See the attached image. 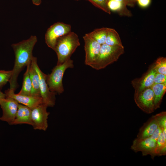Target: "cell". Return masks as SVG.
<instances>
[{"label":"cell","instance_id":"cell-1","mask_svg":"<svg viewBox=\"0 0 166 166\" xmlns=\"http://www.w3.org/2000/svg\"><path fill=\"white\" fill-rule=\"evenodd\" d=\"M37 41L36 36H31L27 40L12 45L15 60L12 76L9 81L11 90L15 91L18 86L17 79L19 74L25 66L31 63L34 57L32 51Z\"/></svg>","mask_w":166,"mask_h":166},{"label":"cell","instance_id":"cell-2","mask_svg":"<svg viewBox=\"0 0 166 166\" xmlns=\"http://www.w3.org/2000/svg\"><path fill=\"white\" fill-rule=\"evenodd\" d=\"M80 45L77 35L73 32L68 33L57 40L54 51L57 57V65L70 58L72 54Z\"/></svg>","mask_w":166,"mask_h":166},{"label":"cell","instance_id":"cell-3","mask_svg":"<svg viewBox=\"0 0 166 166\" xmlns=\"http://www.w3.org/2000/svg\"><path fill=\"white\" fill-rule=\"evenodd\" d=\"M124 52L123 46H110L105 43L101 45L98 57L90 65L92 68L99 70L117 61Z\"/></svg>","mask_w":166,"mask_h":166},{"label":"cell","instance_id":"cell-4","mask_svg":"<svg viewBox=\"0 0 166 166\" xmlns=\"http://www.w3.org/2000/svg\"><path fill=\"white\" fill-rule=\"evenodd\" d=\"M73 61L69 58L63 63L57 65L51 73L47 75L46 82L50 90L60 94L64 91L62 83L63 75L66 70L73 67Z\"/></svg>","mask_w":166,"mask_h":166},{"label":"cell","instance_id":"cell-5","mask_svg":"<svg viewBox=\"0 0 166 166\" xmlns=\"http://www.w3.org/2000/svg\"><path fill=\"white\" fill-rule=\"evenodd\" d=\"M31 64L37 72L39 79V85L41 96L43 103L48 107H53L55 105L56 93L51 91L46 82V74L40 69L37 62V58L33 57Z\"/></svg>","mask_w":166,"mask_h":166},{"label":"cell","instance_id":"cell-6","mask_svg":"<svg viewBox=\"0 0 166 166\" xmlns=\"http://www.w3.org/2000/svg\"><path fill=\"white\" fill-rule=\"evenodd\" d=\"M70 25L62 22L55 23L48 28L45 34V42L47 46L54 50L56 42L59 38L71 31Z\"/></svg>","mask_w":166,"mask_h":166},{"label":"cell","instance_id":"cell-7","mask_svg":"<svg viewBox=\"0 0 166 166\" xmlns=\"http://www.w3.org/2000/svg\"><path fill=\"white\" fill-rule=\"evenodd\" d=\"M47 107L43 103L31 109L32 126L34 130L45 131L47 129L48 119L50 114L47 110Z\"/></svg>","mask_w":166,"mask_h":166},{"label":"cell","instance_id":"cell-8","mask_svg":"<svg viewBox=\"0 0 166 166\" xmlns=\"http://www.w3.org/2000/svg\"><path fill=\"white\" fill-rule=\"evenodd\" d=\"M134 100L137 106L146 113H151L155 110L154 93L151 88L134 94Z\"/></svg>","mask_w":166,"mask_h":166},{"label":"cell","instance_id":"cell-9","mask_svg":"<svg viewBox=\"0 0 166 166\" xmlns=\"http://www.w3.org/2000/svg\"><path fill=\"white\" fill-rule=\"evenodd\" d=\"M18 104L16 101L10 97L0 99V106L2 111L0 120L12 125L15 117Z\"/></svg>","mask_w":166,"mask_h":166},{"label":"cell","instance_id":"cell-10","mask_svg":"<svg viewBox=\"0 0 166 166\" xmlns=\"http://www.w3.org/2000/svg\"><path fill=\"white\" fill-rule=\"evenodd\" d=\"M83 39L85 52V63L86 65L90 66L98 58L101 45L86 34L83 36Z\"/></svg>","mask_w":166,"mask_h":166},{"label":"cell","instance_id":"cell-11","mask_svg":"<svg viewBox=\"0 0 166 166\" xmlns=\"http://www.w3.org/2000/svg\"><path fill=\"white\" fill-rule=\"evenodd\" d=\"M156 142L150 137L144 138H136L133 141L131 149L135 152H141L143 156L150 155L153 159L156 156Z\"/></svg>","mask_w":166,"mask_h":166},{"label":"cell","instance_id":"cell-12","mask_svg":"<svg viewBox=\"0 0 166 166\" xmlns=\"http://www.w3.org/2000/svg\"><path fill=\"white\" fill-rule=\"evenodd\" d=\"M156 73L152 65L148 71L141 77L132 80V84L135 89L134 94L137 93L146 89L151 88L154 84V79Z\"/></svg>","mask_w":166,"mask_h":166},{"label":"cell","instance_id":"cell-13","mask_svg":"<svg viewBox=\"0 0 166 166\" xmlns=\"http://www.w3.org/2000/svg\"><path fill=\"white\" fill-rule=\"evenodd\" d=\"M6 97L12 98L19 103L27 106L32 109L38 105L43 103L41 97H35L15 94L14 91L10 89L5 91Z\"/></svg>","mask_w":166,"mask_h":166},{"label":"cell","instance_id":"cell-14","mask_svg":"<svg viewBox=\"0 0 166 166\" xmlns=\"http://www.w3.org/2000/svg\"><path fill=\"white\" fill-rule=\"evenodd\" d=\"M31 109L19 103L15 117L12 125L26 124L32 126Z\"/></svg>","mask_w":166,"mask_h":166},{"label":"cell","instance_id":"cell-15","mask_svg":"<svg viewBox=\"0 0 166 166\" xmlns=\"http://www.w3.org/2000/svg\"><path fill=\"white\" fill-rule=\"evenodd\" d=\"M158 127L155 115L152 116L140 128L137 138H144L150 137Z\"/></svg>","mask_w":166,"mask_h":166},{"label":"cell","instance_id":"cell-16","mask_svg":"<svg viewBox=\"0 0 166 166\" xmlns=\"http://www.w3.org/2000/svg\"><path fill=\"white\" fill-rule=\"evenodd\" d=\"M151 88L154 93V109L156 110L160 107L166 91V84H154Z\"/></svg>","mask_w":166,"mask_h":166},{"label":"cell","instance_id":"cell-17","mask_svg":"<svg viewBox=\"0 0 166 166\" xmlns=\"http://www.w3.org/2000/svg\"><path fill=\"white\" fill-rule=\"evenodd\" d=\"M29 73L32 85L31 95L35 97H41L39 89V76L31 63L29 67Z\"/></svg>","mask_w":166,"mask_h":166},{"label":"cell","instance_id":"cell-18","mask_svg":"<svg viewBox=\"0 0 166 166\" xmlns=\"http://www.w3.org/2000/svg\"><path fill=\"white\" fill-rule=\"evenodd\" d=\"M156 156L166 154V128L163 129L156 141L155 150Z\"/></svg>","mask_w":166,"mask_h":166},{"label":"cell","instance_id":"cell-19","mask_svg":"<svg viewBox=\"0 0 166 166\" xmlns=\"http://www.w3.org/2000/svg\"><path fill=\"white\" fill-rule=\"evenodd\" d=\"M31 63L27 66L26 70L23 75V81L22 89L18 93L19 94L30 96L32 90V85L29 73V69Z\"/></svg>","mask_w":166,"mask_h":166},{"label":"cell","instance_id":"cell-20","mask_svg":"<svg viewBox=\"0 0 166 166\" xmlns=\"http://www.w3.org/2000/svg\"><path fill=\"white\" fill-rule=\"evenodd\" d=\"M105 43L110 46H123L120 36L114 29L109 28Z\"/></svg>","mask_w":166,"mask_h":166},{"label":"cell","instance_id":"cell-21","mask_svg":"<svg viewBox=\"0 0 166 166\" xmlns=\"http://www.w3.org/2000/svg\"><path fill=\"white\" fill-rule=\"evenodd\" d=\"M109 29L107 27L97 29L86 34L101 45L105 43Z\"/></svg>","mask_w":166,"mask_h":166},{"label":"cell","instance_id":"cell-22","mask_svg":"<svg viewBox=\"0 0 166 166\" xmlns=\"http://www.w3.org/2000/svg\"><path fill=\"white\" fill-rule=\"evenodd\" d=\"M153 65L157 73L166 75V57H160L158 58Z\"/></svg>","mask_w":166,"mask_h":166},{"label":"cell","instance_id":"cell-23","mask_svg":"<svg viewBox=\"0 0 166 166\" xmlns=\"http://www.w3.org/2000/svg\"><path fill=\"white\" fill-rule=\"evenodd\" d=\"M95 7L101 9L105 12L110 14L111 10L108 6L107 0H86Z\"/></svg>","mask_w":166,"mask_h":166},{"label":"cell","instance_id":"cell-24","mask_svg":"<svg viewBox=\"0 0 166 166\" xmlns=\"http://www.w3.org/2000/svg\"><path fill=\"white\" fill-rule=\"evenodd\" d=\"M12 74V70H0V88H2L9 82Z\"/></svg>","mask_w":166,"mask_h":166},{"label":"cell","instance_id":"cell-25","mask_svg":"<svg viewBox=\"0 0 166 166\" xmlns=\"http://www.w3.org/2000/svg\"><path fill=\"white\" fill-rule=\"evenodd\" d=\"M159 126L162 129L166 128V112L163 111L155 115Z\"/></svg>","mask_w":166,"mask_h":166},{"label":"cell","instance_id":"cell-26","mask_svg":"<svg viewBox=\"0 0 166 166\" xmlns=\"http://www.w3.org/2000/svg\"><path fill=\"white\" fill-rule=\"evenodd\" d=\"M154 84H166V75L156 72L154 79Z\"/></svg>","mask_w":166,"mask_h":166},{"label":"cell","instance_id":"cell-27","mask_svg":"<svg viewBox=\"0 0 166 166\" xmlns=\"http://www.w3.org/2000/svg\"><path fill=\"white\" fill-rule=\"evenodd\" d=\"M162 129L159 126L155 131L153 134L150 137L152 140L156 142Z\"/></svg>","mask_w":166,"mask_h":166},{"label":"cell","instance_id":"cell-28","mask_svg":"<svg viewBox=\"0 0 166 166\" xmlns=\"http://www.w3.org/2000/svg\"><path fill=\"white\" fill-rule=\"evenodd\" d=\"M151 2V0H137V1L139 6L143 8L148 6L150 4Z\"/></svg>","mask_w":166,"mask_h":166},{"label":"cell","instance_id":"cell-29","mask_svg":"<svg viewBox=\"0 0 166 166\" xmlns=\"http://www.w3.org/2000/svg\"><path fill=\"white\" fill-rule=\"evenodd\" d=\"M137 0H128L127 6H133L136 2H137Z\"/></svg>","mask_w":166,"mask_h":166},{"label":"cell","instance_id":"cell-30","mask_svg":"<svg viewBox=\"0 0 166 166\" xmlns=\"http://www.w3.org/2000/svg\"><path fill=\"white\" fill-rule=\"evenodd\" d=\"M121 2L124 6H126L128 5V0H114Z\"/></svg>","mask_w":166,"mask_h":166},{"label":"cell","instance_id":"cell-31","mask_svg":"<svg viewBox=\"0 0 166 166\" xmlns=\"http://www.w3.org/2000/svg\"><path fill=\"white\" fill-rule=\"evenodd\" d=\"M33 3L36 6L39 5L42 2L41 0H32Z\"/></svg>","mask_w":166,"mask_h":166},{"label":"cell","instance_id":"cell-32","mask_svg":"<svg viewBox=\"0 0 166 166\" xmlns=\"http://www.w3.org/2000/svg\"><path fill=\"white\" fill-rule=\"evenodd\" d=\"M6 97L5 93H3L0 90V99L5 98Z\"/></svg>","mask_w":166,"mask_h":166},{"label":"cell","instance_id":"cell-33","mask_svg":"<svg viewBox=\"0 0 166 166\" xmlns=\"http://www.w3.org/2000/svg\"><path fill=\"white\" fill-rule=\"evenodd\" d=\"M75 1H80V0H75Z\"/></svg>","mask_w":166,"mask_h":166},{"label":"cell","instance_id":"cell-34","mask_svg":"<svg viewBox=\"0 0 166 166\" xmlns=\"http://www.w3.org/2000/svg\"><path fill=\"white\" fill-rule=\"evenodd\" d=\"M107 1H108V0H107Z\"/></svg>","mask_w":166,"mask_h":166}]
</instances>
